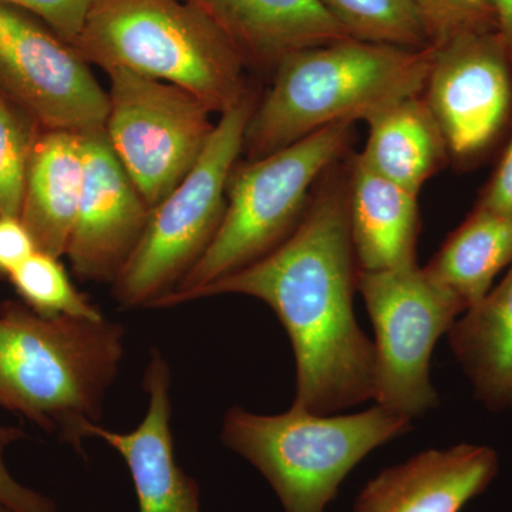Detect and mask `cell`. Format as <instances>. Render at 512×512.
<instances>
[{
	"label": "cell",
	"mask_w": 512,
	"mask_h": 512,
	"mask_svg": "<svg viewBox=\"0 0 512 512\" xmlns=\"http://www.w3.org/2000/svg\"><path fill=\"white\" fill-rule=\"evenodd\" d=\"M345 158L320 177L305 218L281 247L168 306L232 293L265 302L291 339L296 363L292 407L319 416L375 394V345L353 311L359 265L350 237Z\"/></svg>",
	"instance_id": "6da1fadb"
},
{
	"label": "cell",
	"mask_w": 512,
	"mask_h": 512,
	"mask_svg": "<svg viewBox=\"0 0 512 512\" xmlns=\"http://www.w3.org/2000/svg\"><path fill=\"white\" fill-rule=\"evenodd\" d=\"M126 328L106 318L42 316L0 303V409L84 454L119 376Z\"/></svg>",
	"instance_id": "7a4b0ae2"
},
{
	"label": "cell",
	"mask_w": 512,
	"mask_h": 512,
	"mask_svg": "<svg viewBox=\"0 0 512 512\" xmlns=\"http://www.w3.org/2000/svg\"><path fill=\"white\" fill-rule=\"evenodd\" d=\"M434 46L406 49L346 39L286 57L245 130L242 154L256 160L342 121H369L426 87Z\"/></svg>",
	"instance_id": "3957f363"
},
{
	"label": "cell",
	"mask_w": 512,
	"mask_h": 512,
	"mask_svg": "<svg viewBox=\"0 0 512 512\" xmlns=\"http://www.w3.org/2000/svg\"><path fill=\"white\" fill-rule=\"evenodd\" d=\"M72 46L106 73L174 84L220 116L252 87L227 37L184 0H93Z\"/></svg>",
	"instance_id": "277c9868"
},
{
	"label": "cell",
	"mask_w": 512,
	"mask_h": 512,
	"mask_svg": "<svg viewBox=\"0 0 512 512\" xmlns=\"http://www.w3.org/2000/svg\"><path fill=\"white\" fill-rule=\"evenodd\" d=\"M356 123L342 121L256 160H239L227 184L217 235L180 286L154 308L241 271L271 254L301 225L313 190L332 165L352 153Z\"/></svg>",
	"instance_id": "5b68a950"
},
{
	"label": "cell",
	"mask_w": 512,
	"mask_h": 512,
	"mask_svg": "<svg viewBox=\"0 0 512 512\" xmlns=\"http://www.w3.org/2000/svg\"><path fill=\"white\" fill-rule=\"evenodd\" d=\"M410 430L412 420L379 404L348 416L296 407L265 416L235 406L225 413L221 440L265 477L285 512H325L363 458Z\"/></svg>",
	"instance_id": "8992f818"
},
{
	"label": "cell",
	"mask_w": 512,
	"mask_h": 512,
	"mask_svg": "<svg viewBox=\"0 0 512 512\" xmlns=\"http://www.w3.org/2000/svg\"><path fill=\"white\" fill-rule=\"evenodd\" d=\"M259 96L251 87L221 114L190 173L151 210L143 237L111 284L121 309L154 308L210 248L227 208L228 178L241 157Z\"/></svg>",
	"instance_id": "52a82bcc"
},
{
	"label": "cell",
	"mask_w": 512,
	"mask_h": 512,
	"mask_svg": "<svg viewBox=\"0 0 512 512\" xmlns=\"http://www.w3.org/2000/svg\"><path fill=\"white\" fill-rule=\"evenodd\" d=\"M375 328L377 404L407 419L439 406L430 382V360L437 340L453 328L463 303L419 265L357 275Z\"/></svg>",
	"instance_id": "ba28073f"
},
{
	"label": "cell",
	"mask_w": 512,
	"mask_h": 512,
	"mask_svg": "<svg viewBox=\"0 0 512 512\" xmlns=\"http://www.w3.org/2000/svg\"><path fill=\"white\" fill-rule=\"evenodd\" d=\"M110 77L111 150L153 210L183 181L214 133L211 111L174 84L117 69Z\"/></svg>",
	"instance_id": "9c48e42d"
},
{
	"label": "cell",
	"mask_w": 512,
	"mask_h": 512,
	"mask_svg": "<svg viewBox=\"0 0 512 512\" xmlns=\"http://www.w3.org/2000/svg\"><path fill=\"white\" fill-rule=\"evenodd\" d=\"M423 97L446 138L450 165L473 171L512 130V55L498 32L436 47Z\"/></svg>",
	"instance_id": "30bf717a"
},
{
	"label": "cell",
	"mask_w": 512,
	"mask_h": 512,
	"mask_svg": "<svg viewBox=\"0 0 512 512\" xmlns=\"http://www.w3.org/2000/svg\"><path fill=\"white\" fill-rule=\"evenodd\" d=\"M0 94L43 130H104L109 96L90 64L32 13L0 6Z\"/></svg>",
	"instance_id": "8fae6325"
},
{
	"label": "cell",
	"mask_w": 512,
	"mask_h": 512,
	"mask_svg": "<svg viewBox=\"0 0 512 512\" xmlns=\"http://www.w3.org/2000/svg\"><path fill=\"white\" fill-rule=\"evenodd\" d=\"M84 183L66 255L83 281L113 284L150 218L143 195L111 150L104 130L82 134Z\"/></svg>",
	"instance_id": "7c38bea8"
},
{
	"label": "cell",
	"mask_w": 512,
	"mask_h": 512,
	"mask_svg": "<svg viewBox=\"0 0 512 512\" xmlns=\"http://www.w3.org/2000/svg\"><path fill=\"white\" fill-rule=\"evenodd\" d=\"M143 389L147 412L136 429L114 431L101 424L87 429V439L104 441L128 468L137 512H201V488L175 457L173 434V376L171 366L158 349L151 350Z\"/></svg>",
	"instance_id": "4fadbf2b"
},
{
	"label": "cell",
	"mask_w": 512,
	"mask_h": 512,
	"mask_svg": "<svg viewBox=\"0 0 512 512\" xmlns=\"http://www.w3.org/2000/svg\"><path fill=\"white\" fill-rule=\"evenodd\" d=\"M221 30L247 72L271 79L286 57L352 39L320 0H184Z\"/></svg>",
	"instance_id": "5bb4252c"
},
{
	"label": "cell",
	"mask_w": 512,
	"mask_h": 512,
	"mask_svg": "<svg viewBox=\"0 0 512 512\" xmlns=\"http://www.w3.org/2000/svg\"><path fill=\"white\" fill-rule=\"evenodd\" d=\"M497 473L498 457L490 447L423 451L372 478L352 512H461Z\"/></svg>",
	"instance_id": "9a60e30c"
},
{
	"label": "cell",
	"mask_w": 512,
	"mask_h": 512,
	"mask_svg": "<svg viewBox=\"0 0 512 512\" xmlns=\"http://www.w3.org/2000/svg\"><path fill=\"white\" fill-rule=\"evenodd\" d=\"M345 163L350 237L360 271L416 266L421 231L419 195L370 170L357 153H349Z\"/></svg>",
	"instance_id": "2e32d148"
},
{
	"label": "cell",
	"mask_w": 512,
	"mask_h": 512,
	"mask_svg": "<svg viewBox=\"0 0 512 512\" xmlns=\"http://www.w3.org/2000/svg\"><path fill=\"white\" fill-rule=\"evenodd\" d=\"M83 183L82 134L42 128L30 153L20 211L39 251L66 255Z\"/></svg>",
	"instance_id": "e0dca14e"
},
{
	"label": "cell",
	"mask_w": 512,
	"mask_h": 512,
	"mask_svg": "<svg viewBox=\"0 0 512 512\" xmlns=\"http://www.w3.org/2000/svg\"><path fill=\"white\" fill-rule=\"evenodd\" d=\"M369 138L359 157L375 173L419 195L434 175L450 165L443 131L423 94L380 111L369 121Z\"/></svg>",
	"instance_id": "ac0fdd59"
},
{
	"label": "cell",
	"mask_w": 512,
	"mask_h": 512,
	"mask_svg": "<svg viewBox=\"0 0 512 512\" xmlns=\"http://www.w3.org/2000/svg\"><path fill=\"white\" fill-rule=\"evenodd\" d=\"M458 362L491 410L512 407V268L493 292L448 330Z\"/></svg>",
	"instance_id": "d6986e66"
},
{
	"label": "cell",
	"mask_w": 512,
	"mask_h": 512,
	"mask_svg": "<svg viewBox=\"0 0 512 512\" xmlns=\"http://www.w3.org/2000/svg\"><path fill=\"white\" fill-rule=\"evenodd\" d=\"M512 264V220L474 207L424 271L453 293L466 312L490 293L495 276Z\"/></svg>",
	"instance_id": "ffe728a7"
},
{
	"label": "cell",
	"mask_w": 512,
	"mask_h": 512,
	"mask_svg": "<svg viewBox=\"0 0 512 512\" xmlns=\"http://www.w3.org/2000/svg\"><path fill=\"white\" fill-rule=\"evenodd\" d=\"M353 39L426 49L431 46L413 0H320Z\"/></svg>",
	"instance_id": "44dd1931"
},
{
	"label": "cell",
	"mask_w": 512,
	"mask_h": 512,
	"mask_svg": "<svg viewBox=\"0 0 512 512\" xmlns=\"http://www.w3.org/2000/svg\"><path fill=\"white\" fill-rule=\"evenodd\" d=\"M8 279L20 301L39 315L104 318L103 312L76 288L57 256L36 249Z\"/></svg>",
	"instance_id": "7402d4cb"
},
{
	"label": "cell",
	"mask_w": 512,
	"mask_h": 512,
	"mask_svg": "<svg viewBox=\"0 0 512 512\" xmlns=\"http://www.w3.org/2000/svg\"><path fill=\"white\" fill-rule=\"evenodd\" d=\"M42 128L0 94V218L22 211L30 153Z\"/></svg>",
	"instance_id": "603a6c76"
},
{
	"label": "cell",
	"mask_w": 512,
	"mask_h": 512,
	"mask_svg": "<svg viewBox=\"0 0 512 512\" xmlns=\"http://www.w3.org/2000/svg\"><path fill=\"white\" fill-rule=\"evenodd\" d=\"M431 46L498 32L490 0H413Z\"/></svg>",
	"instance_id": "cb8c5ba5"
},
{
	"label": "cell",
	"mask_w": 512,
	"mask_h": 512,
	"mask_svg": "<svg viewBox=\"0 0 512 512\" xmlns=\"http://www.w3.org/2000/svg\"><path fill=\"white\" fill-rule=\"evenodd\" d=\"M25 437L22 427L0 424V501L16 512H59L55 501L20 483L10 473L5 460L6 451Z\"/></svg>",
	"instance_id": "d4e9b609"
},
{
	"label": "cell",
	"mask_w": 512,
	"mask_h": 512,
	"mask_svg": "<svg viewBox=\"0 0 512 512\" xmlns=\"http://www.w3.org/2000/svg\"><path fill=\"white\" fill-rule=\"evenodd\" d=\"M92 2L93 0H0V6L32 13L72 45L83 28Z\"/></svg>",
	"instance_id": "484cf974"
},
{
	"label": "cell",
	"mask_w": 512,
	"mask_h": 512,
	"mask_svg": "<svg viewBox=\"0 0 512 512\" xmlns=\"http://www.w3.org/2000/svg\"><path fill=\"white\" fill-rule=\"evenodd\" d=\"M495 158L497 164L480 192L476 207L512 220V130Z\"/></svg>",
	"instance_id": "4316f807"
},
{
	"label": "cell",
	"mask_w": 512,
	"mask_h": 512,
	"mask_svg": "<svg viewBox=\"0 0 512 512\" xmlns=\"http://www.w3.org/2000/svg\"><path fill=\"white\" fill-rule=\"evenodd\" d=\"M37 249L29 229L18 217L0 218V281Z\"/></svg>",
	"instance_id": "83f0119b"
},
{
	"label": "cell",
	"mask_w": 512,
	"mask_h": 512,
	"mask_svg": "<svg viewBox=\"0 0 512 512\" xmlns=\"http://www.w3.org/2000/svg\"><path fill=\"white\" fill-rule=\"evenodd\" d=\"M490 3L497 18L498 33L512 55V0H490Z\"/></svg>",
	"instance_id": "f1b7e54d"
},
{
	"label": "cell",
	"mask_w": 512,
	"mask_h": 512,
	"mask_svg": "<svg viewBox=\"0 0 512 512\" xmlns=\"http://www.w3.org/2000/svg\"><path fill=\"white\" fill-rule=\"evenodd\" d=\"M0 512H16V511L12 510V508L8 507V505L3 504L2 501H0Z\"/></svg>",
	"instance_id": "f546056e"
}]
</instances>
